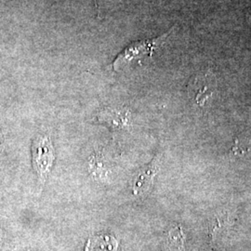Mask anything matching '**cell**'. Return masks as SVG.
I'll list each match as a JSON object with an SVG mask.
<instances>
[{"mask_svg": "<svg viewBox=\"0 0 251 251\" xmlns=\"http://www.w3.org/2000/svg\"><path fill=\"white\" fill-rule=\"evenodd\" d=\"M98 119L117 128L125 127L129 124V113L125 110L104 108L100 111Z\"/></svg>", "mask_w": 251, "mask_h": 251, "instance_id": "5b68a950", "label": "cell"}, {"mask_svg": "<svg viewBox=\"0 0 251 251\" xmlns=\"http://www.w3.org/2000/svg\"><path fill=\"white\" fill-rule=\"evenodd\" d=\"M250 151H251V146L244 145L243 142L239 141V139L236 138L233 142V147L231 148V154H233L234 156H239V155L246 154Z\"/></svg>", "mask_w": 251, "mask_h": 251, "instance_id": "ba28073f", "label": "cell"}, {"mask_svg": "<svg viewBox=\"0 0 251 251\" xmlns=\"http://www.w3.org/2000/svg\"><path fill=\"white\" fill-rule=\"evenodd\" d=\"M217 89V80L212 74L197 75L189 83L188 95L190 100L198 107H205L211 99Z\"/></svg>", "mask_w": 251, "mask_h": 251, "instance_id": "3957f363", "label": "cell"}, {"mask_svg": "<svg viewBox=\"0 0 251 251\" xmlns=\"http://www.w3.org/2000/svg\"><path fill=\"white\" fill-rule=\"evenodd\" d=\"M172 31L173 29L159 37L137 41L127 46L122 52L117 55V58L112 63L113 69L117 72L124 69L129 63L143 58L144 56L152 57V53L164 45L167 38L171 36Z\"/></svg>", "mask_w": 251, "mask_h": 251, "instance_id": "6da1fadb", "label": "cell"}, {"mask_svg": "<svg viewBox=\"0 0 251 251\" xmlns=\"http://www.w3.org/2000/svg\"><path fill=\"white\" fill-rule=\"evenodd\" d=\"M118 243L111 235H96L90 237L85 251H117Z\"/></svg>", "mask_w": 251, "mask_h": 251, "instance_id": "8992f818", "label": "cell"}, {"mask_svg": "<svg viewBox=\"0 0 251 251\" xmlns=\"http://www.w3.org/2000/svg\"><path fill=\"white\" fill-rule=\"evenodd\" d=\"M33 168L40 179L45 180L53 166L54 148L49 136L36 138L32 145Z\"/></svg>", "mask_w": 251, "mask_h": 251, "instance_id": "7a4b0ae2", "label": "cell"}, {"mask_svg": "<svg viewBox=\"0 0 251 251\" xmlns=\"http://www.w3.org/2000/svg\"><path fill=\"white\" fill-rule=\"evenodd\" d=\"M159 170L157 158L153 159L148 166H146L141 173L136 177L133 182V193L137 196H141L148 191L151 187L152 180Z\"/></svg>", "mask_w": 251, "mask_h": 251, "instance_id": "277c9868", "label": "cell"}, {"mask_svg": "<svg viewBox=\"0 0 251 251\" xmlns=\"http://www.w3.org/2000/svg\"><path fill=\"white\" fill-rule=\"evenodd\" d=\"M185 235L180 226L172 228L168 236V244L172 251H182L184 250Z\"/></svg>", "mask_w": 251, "mask_h": 251, "instance_id": "52a82bcc", "label": "cell"}]
</instances>
